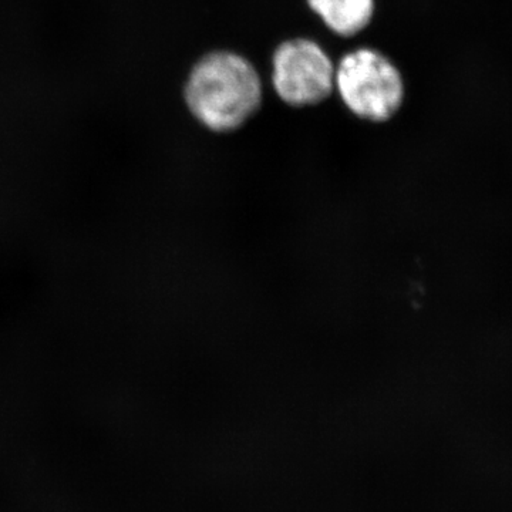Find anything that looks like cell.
<instances>
[{"label": "cell", "instance_id": "3957f363", "mask_svg": "<svg viewBox=\"0 0 512 512\" xmlns=\"http://www.w3.org/2000/svg\"><path fill=\"white\" fill-rule=\"evenodd\" d=\"M335 73L329 56L312 40H288L276 49L275 90L291 106H313L328 99Z\"/></svg>", "mask_w": 512, "mask_h": 512}, {"label": "cell", "instance_id": "277c9868", "mask_svg": "<svg viewBox=\"0 0 512 512\" xmlns=\"http://www.w3.org/2000/svg\"><path fill=\"white\" fill-rule=\"evenodd\" d=\"M330 30L340 36H355L369 25L375 12L373 0H308Z\"/></svg>", "mask_w": 512, "mask_h": 512}, {"label": "cell", "instance_id": "7a4b0ae2", "mask_svg": "<svg viewBox=\"0 0 512 512\" xmlns=\"http://www.w3.org/2000/svg\"><path fill=\"white\" fill-rule=\"evenodd\" d=\"M335 84L346 106L360 119L382 123L402 107V74L376 50L359 49L343 57Z\"/></svg>", "mask_w": 512, "mask_h": 512}, {"label": "cell", "instance_id": "6da1fadb", "mask_svg": "<svg viewBox=\"0 0 512 512\" xmlns=\"http://www.w3.org/2000/svg\"><path fill=\"white\" fill-rule=\"evenodd\" d=\"M185 100L205 127L228 133L244 126L261 107V80L244 57L214 52L195 64L185 86Z\"/></svg>", "mask_w": 512, "mask_h": 512}]
</instances>
